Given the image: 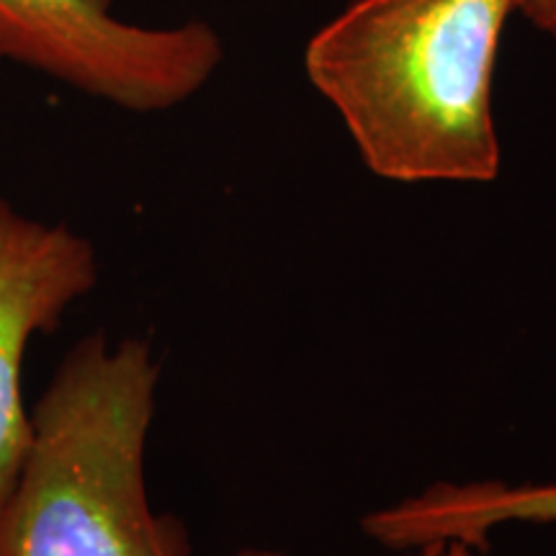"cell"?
Returning a JSON list of instances; mask_svg holds the SVG:
<instances>
[{"label": "cell", "instance_id": "obj_1", "mask_svg": "<svg viewBox=\"0 0 556 556\" xmlns=\"http://www.w3.org/2000/svg\"><path fill=\"white\" fill-rule=\"evenodd\" d=\"M518 0H353L307 41L304 70L361 160L394 184L500 173L492 80Z\"/></svg>", "mask_w": 556, "mask_h": 556}, {"label": "cell", "instance_id": "obj_2", "mask_svg": "<svg viewBox=\"0 0 556 556\" xmlns=\"http://www.w3.org/2000/svg\"><path fill=\"white\" fill-rule=\"evenodd\" d=\"M160 368L139 338L75 343L31 409V441L0 505V556H191L150 505L144 454Z\"/></svg>", "mask_w": 556, "mask_h": 556}, {"label": "cell", "instance_id": "obj_3", "mask_svg": "<svg viewBox=\"0 0 556 556\" xmlns=\"http://www.w3.org/2000/svg\"><path fill=\"white\" fill-rule=\"evenodd\" d=\"M0 60L135 114L186 103L214 78L225 41L206 21L144 26L114 0H0Z\"/></svg>", "mask_w": 556, "mask_h": 556}, {"label": "cell", "instance_id": "obj_4", "mask_svg": "<svg viewBox=\"0 0 556 556\" xmlns=\"http://www.w3.org/2000/svg\"><path fill=\"white\" fill-rule=\"evenodd\" d=\"M96 281L99 261L88 238L0 199V505L31 441V413L24 405L31 340L58 328Z\"/></svg>", "mask_w": 556, "mask_h": 556}, {"label": "cell", "instance_id": "obj_5", "mask_svg": "<svg viewBox=\"0 0 556 556\" xmlns=\"http://www.w3.org/2000/svg\"><path fill=\"white\" fill-rule=\"evenodd\" d=\"M556 520V484L441 482L420 495L402 500L364 520L379 544L415 548L435 541L484 544L490 531L505 523H552Z\"/></svg>", "mask_w": 556, "mask_h": 556}, {"label": "cell", "instance_id": "obj_6", "mask_svg": "<svg viewBox=\"0 0 556 556\" xmlns=\"http://www.w3.org/2000/svg\"><path fill=\"white\" fill-rule=\"evenodd\" d=\"M518 13L528 24L556 41V0H518Z\"/></svg>", "mask_w": 556, "mask_h": 556}, {"label": "cell", "instance_id": "obj_7", "mask_svg": "<svg viewBox=\"0 0 556 556\" xmlns=\"http://www.w3.org/2000/svg\"><path fill=\"white\" fill-rule=\"evenodd\" d=\"M413 556H475V546L464 541H435V544L415 546Z\"/></svg>", "mask_w": 556, "mask_h": 556}, {"label": "cell", "instance_id": "obj_8", "mask_svg": "<svg viewBox=\"0 0 556 556\" xmlns=\"http://www.w3.org/2000/svg\"><path fill=\"white\" fill-rule=\"evenodd\" d=\"M235 556H283L274 552V548H258V546H250V548H242V552H238Z\"/></svg>", "mask_w": 556, "mask_h": 556}]
</instances>
